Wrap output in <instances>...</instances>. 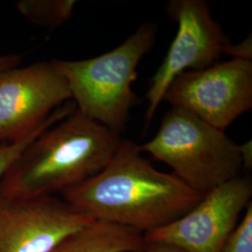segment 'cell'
<instances>
[{"label": "cell", "mask_w": 252, "mask_h": 252, "mask_svg": "<svg viewBox=\"0 0 252 252\" xmlns=\"http://www.w3.org/2000/svg\"><path fill=\"white\" fill-rule=\"evenodd\" d=\"M61 194L76 210L95 220L142 234L185 215L205 195L174 174L156 169L142 157L138 145L127 139H122L99 173Z\"/></svg>", "instance_id": "6da1fadb"}, {"label": "cell", "mask_w": 252, "mask_h": 252, "mask_svg": "<svg viewBox=\"0 0 252 252\" xmlns=\"http://www.w3.org/2000/svg\"><path fill=\"white\" fill-rule=\"evenodd\" d=\"M122 137L75 109L35 138L0 180V195L54 196L99 173Z\"/></svg>", "instance_id": "7a4b0ae2"}, {"label": "cell", "mask_w": 252, "mask_h": 252, "mask_svg": "<svg viewBox=\"0 0 252 252\" xmlns=\"http://www.w3.org/2000/svg\"><path fill=\"white\" fill-rule=\"evenodd\" d=\"M156 33V25L146 23L106 54L81 61L52 60L67 82L76 109L118 135L124 132L136 100L132 90L136 68Z\"/></svg>", "instance_id": "3957f363"}, {"label": "cell", "mask_w": 252, "mask_h": 252, "mask_svg": "<svg viewBox=\"0 0 252 252\" xmlns=\"http://www.w3.org/2000/svg\"><path fill=\"white\" fill-rule=\"evenodd\" d=\"M138 149L168 165L172 174L203 194L241 176L245 169L242 146L180 108L169 109L157 134Z\"/></svg>", "instance_id": "277c9868"}, {"label": "cell", "mask_w": 252, "mask_h": 252, "mask_svg": "<svg viewBox=\"0 0 252 252\" xmlns=\"http://www.w3.org/2000/svg\"><path fill=\"white\" fill-rule=\"evenodd\" d=\"M162 101L225 132L252 108V61L232 58L201 70L185 71L172 81Z\"/></svg>", "instance_id": "5b68a950"}, {"label": "cell", "mask_w": 252, "mask_h": 252, "mask_svg": "<svg viewBox=\"0 0 252 252\" xmlns=\"http://www.w3.org/2000/svg\"><path fill=\"white\" fill-rule=\"evenodd\" d=\"M167 12L178 23V32L161 66L153 75L147 92L145 131L153 121L172 81L185 71L201 70L218 63L231 40L204 0H172Z\"/></svg>", "instance_id": "8992f818"}, {"label": "cell", "mask_w": 252, "mask_h": 252, "mask_svg": "<svg viewBox=\"0 0 252 252\" xmlns=\"http://www.w3.org/2000/svg\"><path fill=\"white\" fill-rule=\"evenodd\" d=\"M71 100L67 82L51 62L0 72V144L16 143L51 120Z\"/></svg>", "instance_id": "52a82bcc"}, {"label": "cell", "mask_w": 252, "mask_h": 252, "mask_svg": "<svg viewBox=\"0 0 252 252\" xmlns=\"http://www.w3.org/2000/svg\"><path fill=\"white\" fill-rule=\"evenodd\" d=\"M252 196L251 177L239 176L208 191L175 221L143 234L145 242L169 244L186 252H220Z\"/></svg>", "instance_id": "ba28073f"}, {"label": "cell", "mask_w": 252, "mask_h": 252, "mask_svg": "<svg viewBox=\"0 0 252 252\" xmlns=\"http://www.w3.org/2000/svg\"><path fill=\"white\" fill-rule=\"evenodd\" d=\"M94 220L63 199L0 195V252H50Z\"/></svg>", "instance_id": "9c48e42d"}, {"label": "cell", "mask_w": 252, "mask_h": 252, "mask_svg": "<svg viewBox=\"0 0 252 252\" xmlns=\"http://www.w3.org/2000/svg\"><path fill=\"white\" fill-rule=\"evenodd\" d=\"M143 234L103 220L70 234L50 252H144Z\"/></svg>", "instance_id": "30bf717a"}, {"label": "cell", "mask_w": 252, "mask_h": 252, "mask_svg": "<svg viewBox=\"0 0 252 252\" xmlns=\"http://www.w3.org/2000/svg\"><path fill=\"white\" fill-rule=\"evenodd\" d=\"M75 0H21L16 9L33 24L54 29L71 18Z\"/></svg>", "instance_id": "8fae6325"}, {"label": "cell", "mask_w": 252, "mask_h": 252, "mask_svg": "<svg viewBox=\"0 0 252 252\" xmlns=\"http://www.w3.org/2000/svg\"><path fill=\"white\" fill-rule=\"evenodd\" d=\"M75 108H76L74 103L67 102L63 104V106L55 109L51 120L46 124L45 126H42L34 134L27 136V138L16 143L0 144V180L6 171L9 169V166L12 164V162L18 158L19 155L23 153V151L28 145L30 144L41 133H43L45 130L56 125L57 123H59L64 118L67 117L68 115H70L75 110Z\"/></svg>", "instance_id": "7c38bea8"}, {"label": "cell", "mask_w": 252, "mask_h": 252, "mask_svg": "<svg viewBox=\"0 0 252 252\" xmlns=\"http://www.w3.org/2000/svg\"><path fill=\"white\" fill-rule=\"evenodd\" d=\"M220 252H252V205L247 207L243 218L227 239Z\"/></svg>", "instance_id": "4fadbf2b"}, {"label": "cell", "mask_w": 252, "mask_h": 252, "mask_svg": "<svg viewBox=\"0 0 252 252\" xmlns=\"http://www.w3.org/2000/svg\"><path fill=\"white\" fill-rule=\"evenodd\" d=\"M225 54L232 56L236 59H244V60H252V36L241 43L233 45L232 42L228 46Z\"/></svg>", "instance_id": "5bb4252c"}, {"label": "cell", "mask_w": 252, "mask_h": 252, "mask_svg": "<svg viewBox=\"0 0 252 252\" xmlns=\"http://www.w3.org/2000/svg\"><path fill=\"white\" fill-rule=\"evenodd\" d=\"M23 60L21 54H3L0 55V72L17 67Z\"/></svg>", "instance_id": "9a60e30c"}, {"label": "cell", "mask_w": 252, "mask_h": 252, "mask_svg": "<svg viewBox=\"0 0 252 252\" xmlns=\"http://www.w3.org/2000/svg\"><path fill=\"white\" fill-rule=\"evenodd\" d=\"M144 252H186L180 248L164 243H146Z\"/></svg>", "instance_id": "2e32d148"}]
</instances>
